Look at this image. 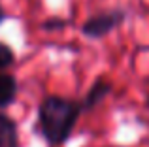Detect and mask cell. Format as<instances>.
Wrapping results in <instances>:
<instances>
[{"mask_svg": "<svg viewBox=\"0 0 149 147\" xmlns=\"http://www.w3.org/2000/svg\"><path fill=\"white\" fill-rule=\"evenodd\" d=\"M81 113L79 100L47 94L38 106V130L49 145L58 147L72 138Z\"/></svg>", "mask_w": 149, "mask_h": 147, "instance_id": "1", "label": "cell"}, {"mask_svg": "<svg viewBox=\"0 0 149 147\" xmlns=\"http://www.w3.org/2000/svg\"><path fill=\"white\" fill-rule=\"evenodd\" d=\"M125 19H127V10H123V8L98 11L81 25V34L87 38H93V40H98V38L108 36L115 28H119L125 23Z\"/></svg>", "mask_w": 149, "mask_h": 147, "instance_id": "2", "label": "cell"}, {"mask_svg": "<svg viewBox=\"0 0 149 147\" xmlns=\"http://www.w3.org/2000/svg\"><path fill=\"white\" fill-rule=\"evenodd\" d=\"M0 147H19L17 123L2 111H0Z\"/></svg>", "mask_w": 149, "mask_h": 147, "instance_id": "4", "label": "cell"}, {"mask_svg": "<svg viewBox=\"0 0 149 147\" xmlns=\"http://www.w3.org/2000/svg\"><path fill=\"white\" fill-rule=\"evenodd\" d=\"M15 62V51L8 44L0 42V72H4L6 68H10Z\"/></svg>", "mask_w": 149, "mask_h": 147, "instance_id": "6", "label": "cell"}, {"mask_svg": "<svg viewBox=\"0 0 149 147\" xmlns=\"http://www.w3.org/2000/svg\"><path fill=\"white\" fill-rule=\"evenodd\" d=\"M6 19H8V13H6V10L2 8V4H0V25H2Z\"/></svg>", "mask_w": 149, "mask_h": 147, "instance_id": "8", "label": "cell"}, {"mask_svg": "<svg viewBox=\"0 0 149 147\" xmlns=\"http://www.w3.org/2000/svg\"><path fill=\"white\" fill-rule=\"evenodd\" d=\"M111 91H113V83L111 81L104 79V77H98V79L91 85V89L85 92V96L79 100L83 111L95 110L98 104H102L106 98H108V94H111Z\"/></svg>", "mask_w": 149, "mask_h": 147, "instance_id": "3", "label": "cell"}, {"mask_svg": "<svg viewBox=\"0 0 149 147\" xmlns=\"http://www.w3.org/2000/svg\"><path fill=\"white\" fill-rule=\"evenodd\" d=\"M147 107H149V94H147Z\"/></svg>", "mask_w": 149, "mask_h": 147, "instance_id": "9", "label": "cell"}, {"mask_svg": "<svg viewBox=\"0 0 149 147\" xmlns=\"http://www.w3.org/2000/svg\"><path fill=\"white\" fill-rule=\"evenodd\" d=\"M19 92V83L11 74L0 72V110L10 107Z\"/></svg>", "mask_w": 149, "mask_h": 147, "instance_id": "5", "label": "cell"}, {"mask_svg": "<svg viewBox=\"0 0 149 147\" xmlns=\"http://www.w3.org/2000/svg\"><path fill=\"white\" fill-rule=\"evenodd\" d=\"M66 26V21L64 19H58V17H49L42 23V28L44 30H53V28H62Z\"/></svg>", "mask_w": 149, "mask_h": 147, "instance_id": "7", "label": "cell"}]
</instances>
